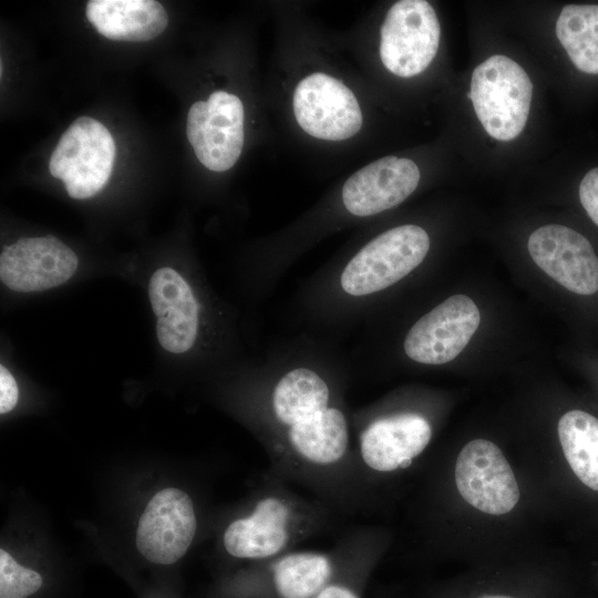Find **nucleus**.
<instances>
[{
  "mask_svg": "<svg viewBox=\"0 0 598 598\" xmlns=\"http://www.w3.org/2000/svg\"><path fill=\"white\" fill-rule=\"evenodd\" d=\"M338 516L324 503L268 472L248 508L225 526L221 544L230 557L259 563L297 549L330 528Z\"/></svg>",
  "mask_w": 598,
  "mask_h": 598,
  "instance_id": "obj_1",
  "label": "nucleus"
},
{
  "mask_svg": "<svg viewBox=\"0 0 598 598\" xmlns=\"http://www.w3.org/2000/svg\"><path fill=\"white\" fill-rule=\"evenodd\" d=\"M359 536L350 529L328 550L293 549L252 563L219 585L220 598H313L348 559Z\"/></svg>",
  "mask_w": 598,
  "mask_h": 598,
  "instance_id": "obj_2",
  "label": "nucleus"
},
{
  "mask_svg": "<svg viewBox=\"0 0 598 598\" xmlns=\"http://www.w3.org/2000/svg\"><path fill=\"white\" fill-rule=\"evenodd\" d=\"M429 420L414 412H399L372 417L357 433L354 455L371 499L377 484L410 468L432 439Z\"/></svg>",
  "mask_w": 598,
  "mask_h": 598,
  "instance_id": "obj_3",
  "label": "nucleus"
},
{
  "mask_svg": "<svg viewBox=\"0 0 598 598\" xmlns=\"http://www.w3.org/2000/svg\"><path fill=\"white\" fill-rule=\"evenodd\" d=\"M533 84L525 70L505 55H493L472 74L471 99L489 136L511 141L523 131L530 109Z\"/></svg>",
  "mask_w": 598,
  "mask_h": 598,
  "instance_id": "obj_4",
  "label": "nucleus"
},
{
  "mask_svg": "<svg viewBox=\"0 0 598 598\" xmlns=\"http://www.w3.org/2000/svg\"><path fill=\"white\" fill-rule=\"evenodd\" d=\"M429 248V235L420 226L389 229L369 241L348 262L341 275L342 289L351 296L385 289L415 269Z\"/></svg>",
  "mask_w": 598,
  "mask_h": 598,
  "instance_id": "obj_5",
  "label": "nucleus"
},
{
  "mask_svg": "<svg viewBox=\"0 0 598 598\" xmlns=\"http://www.w3.org/2000/svg\"><path fill=\"white\" fill-rule=\"evenodd\" d=\"M440 37L437 16L427 1H398L389 9L381 25V61L398 76L417 75L433 61Z\"/></svg>",
  "mask_w": 598,
  "mask_h": 598,
  "instance_id": "obj_6",
  "label": "nucleus"
},
{
  "mask_svg": "<svg viewBox=\"0 0 598 598\" xmlns=\"http://www.w3.org/2000/svg\"><path fill=\"white\" fill-rule=\"evenodd\" d=\"M456 489L475 509L488 515L509 513L519 501V487L501 448L484 439L461 450L454 470Z\"/></svg>",
  "mask_w": 598,
  "mask_h": 598,
  "instance_id": "obj_7",
  "label": "nucleus"
},
{
  "mask_svg": "<svg viewBox=\"0 0 598 598\" xmlns=\"http://www.w3.org/2000/svg\"><path fill=\"white\" fill-rule=\"evenodd\" d=\"M187 138L198 161L213 172L234 166L244 145V106L240 99L215 91L195 102L187 115Z\"/></svg>",
  "mask_w": 598,
  "mask_h": 598,
  "instance_id": "obj_8",
  "label": "nucleus"
},
{
  "mask_svg": "<svg viewBox=\"0 0 598 598\" xmlns=\"http://www.w3.org/2000/svg\"><path fill=\"white\" fill-rule=\"evenodd\" d=\"M292 109L299 126L309 135L342 141L362 126V113L353 92L326 73H312L296 86Z\"/></svg>",
  "mask_w": 598,
  "mask_h": 598,
  "instance_id": "obj_9",
  "label": "nucleus"
},
{
  "mask_svg": "<svg viewBox=\"0 0 598 598\" xmlns=\"http://www.w3.org/2000/svg\"><path fill=\"white\" fill-rule=\"evenodd\" d=\"M197 524L190 496L179 488H164L151 498L140 517L137 550L153 564H175L193 543Z\"/></svg>",
  "mask_w": 598,
  "mask_h": 598,
  "instance_id": "obj_10",
  "label": "nucleus"
},
{
  "mask_svg": "<svg viewBox=\"0 0 598 598\" xmlns=\"http://www.w3.org/2000/svg\"><path fill=\"white\" fill-rule=\"evenodd\" d=\"M480 321V310L470 297L452 296L412 326L404 340V351L419 363H446L466 347Z\"/></svg>",
  "mask_w": 598,
  "mask_h": 598,
  "instance_id": "obj_11",
  "label": "nucleus"
},
{
  "mask_svg": "<svg viewBox=\"0 0 598 598\" xmlns=\"http://www.w3.org/2000/svg\"><path fill=\"white\" fill-rule=\"evenodd\" d=\"M534 262L567 290L589 296L598 291V256L589 240L561 225H546L528 238Z\"/></svg>",
  "mask_w": 598,
  "mask_h": 598,
  "instance_id": "obj_12",
  "label": "nucleus"
},
{
  "mask_svg": "<svg viewBox=\"0 0 598 598\" xmlns=\"http://www.w3.org/2000/svg\"><path fill=\"white\" fill-rule=\"evenodd\" d=\"M78 264L75 252L54 236L20 238L3 248L0 278L14 291H42L69 280Z\"/></svg>",
  "mask_w": 598,
  "mask_h": 598,
  "instance_id": "obj_13",
  "label": "nucleus"
},
{
  "mask_svg": "<svg viewBox=\"0 0 598 598\" xmlns=\"http://www.w3.org/2000/svg\"><path fill=\"white\" fill-rule=\"evenodd\" d=\"M420 171L404 157L385 156L355 172L342 188V202L355 216H371L406 199L417 187Z\"/></svg>",
  "mask_w": 598,
  "mask_h": 598,
  "instance_id": "obj_14",
  "label": "nucleus"
},
{
  "mask_svg": "<svg viewBox=\"0 0 598 598\" xmlns=\"http://www.w3.org/2000/svg\"><path fill=\"white\" fill-rule=\"evenodd\" d=\"M148 298L161 346L172 353L188 351L198 331V305L189 285L176 270L159 268L150 279Z\"/></svg>",
  "mask_w": 598,
  "mask_h": 598,
  "instance_id": "obj_15",
  "label": "nucleus"
},
{
  "mask_svg": "<svg viewBox=\"0 0 598 598\" xmlns=\"http://www.w3.org/2000/svg\"><path fill=\"white\" fill-rule=\"evenodd\" d=\"M557 434L574 480L591 497H598V416L569 410L560 416Z\"/></svg>",
  "mask_w": 598,
  "mask_h": 598,
  "instance_id": "obj_16",
  "label": "nucleus"
},
{
  "mask_svg": "<svg viewBox=\"0 0 598 598\" xmlns=\"http://www.w3.org/2000/svg\"><path fill=\"white\" fill-rule=\"evenodd\" d=\"M378 529L359 526V536L348 559L313 598H363L369 579L383 551Z\"/></svg>",
  "mask_w": 598,
  "mask_h": 598,
  "instance_id": "obj_17",
  "label": "nucleus"
},
{
  "mask_svg": "<svg viewBox=\"0 0 598 598\" xmlns=\"http://www.w3.org/2000/svg\"><path fill=\"white\" fill-rule=\"evenodd\" d=\"M556 35L578 70L598 74V4L565 6Z\"/></svg>",
  "mask_w": 598,
  "mask_h": 598,
  "instance_id": "obj_18",
  "label": "nucleus"
},
{
  "mask_svg": "<svg viewBox=\"0 0 598 598\" xmlns=\"http://www.w3.org/2000/svg\"><path fill=\"white\" fill-rule=\"evenodd\" d=\"M43 584L39 571L19 564L7 550L0 549V598H31Z\"/></svg>",
  "mask_w": 598,
  "mask_h": 598,
  "instance_id": "obj_19",
  "label": "nucleus"
},
{
  "mask_svg": "<svg viewBox=\"0 0 598 598\" xmlns=\"http://www.w3.org/2000/svg\"><path fill=\"white\" fill-rule=\"evenodd\" d=\"M579 199L587 215L598 226V167L590 169L580 182Z\"/></svg>",
  "mask_w": 598,
  "mask_h": 598,
  "instance_id": "obj_20",
  "label": "nucleus"
},
{
  "mask_svg": "<svg viewBox=\"0 0 598 598\" xmlns=\"http://www.w3.org/2000/svg\"><path fill=\"white\" fill-rule=\"evenodd\" d=\"M19 399V389L13 375L4 367H0V413L10 412Z\"/></svg>",
  "mask_w": 598,
  "mask_h": 598,
  "instance_id": "obj_21",
  "label": "nucleus"
},
{
  "mask_svg": "<svg viewBox=\"0 0 598 598\" xmlns=\"http://www.w3.org/2000/svg\"><path fill=\"white\" fill-rule=\"evenodd\" d=\"M472 598H522L519 596H516L511 592H504V591H494V592H484Z\"/></svg>",
  "mask_w": 598,
  "mask_h": 598,
  "instance_id": "obj_22",
  "label": "nucleus"
}]
</instances>
